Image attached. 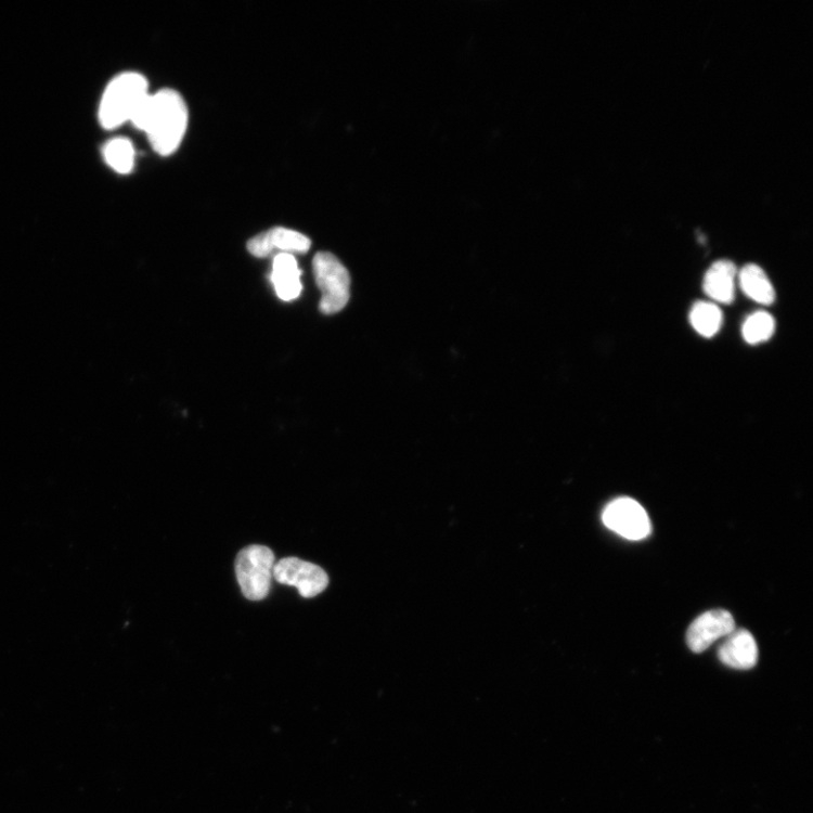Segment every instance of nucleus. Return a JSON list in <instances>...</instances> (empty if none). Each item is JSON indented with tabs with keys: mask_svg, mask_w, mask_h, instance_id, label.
<instances>
[{
	"mask_svg": "<svg viewBox=\"0 0 813 813\" xmlns=\"http://www.w3.org/2000/svg\"><path fill=\"white\" fill-rule=\"evenodd\" d=\"M130 122L147 134L157 154L169 156L178 151L184 139L189 124L188 106L177 91L159 90L146 96Z\"/></svg>",
	"mask_w": 813,
	"mask_h": 813,
	"instance_id": "nucleus-1",
	"label": "nucleus"
},
{
	"mask_svg": "<svg viewBox=\"0 0 813 813\" xmlns=\"http://www.w3.org/2000/svg\"><path fill=\"white\" fill-rule=\"evenodd\" d=\"M149 94V81L142 74L129 72L117 76L102 95L99 111L102 127L116 129L130 122Z\"/></svg>",
	"mask_w": 813,
	"mask_h": 813,
	"instance_id": "nucleus-2",
	"label": "nucleus"
},
{
	"mask_svg": "<svg viewBox=\"0 0 813 813\" xmlns=\"http://www.w3.org/2000/svg\"><path fill=\"white\" fill-rule=\"evenodd\" d=\"M275 555L266 546L253 545L242 550L235 560V573L241 591L248 601L267 598L274 579Z\"/></svg>",
	"mask_w": 813,
	"mask_h": 813,
	"instance_id": "nucleus-3",
	"label": "nucleus"
},
{
	"mask_svg": "<svg viewBox=\"0 0 813 813\" xmlns=\"http://www.w3.org/2000/svg\"><path fill=\"white\" fill-rule=\"evenodd\" d=\"M315 283L321 291L320 311L335 314L346 308L350 298V276L346 267L330 253H319L313 259Z\"/></svg>",
	"mask_w": 813,
	"mask_h": 813,
	"instance_id": "nucleus-4",
	"label": "nucleus"
},
{
	"mask_svg": "<svg viewBox=\"0 0 813 813\" xmlns=\"http://www.w3.org/2000/svg\"><path fill=\"white\" fill-rule=\"evenodd\" d=\"M274 579L281 584L296 588L304 598H314L330 584L328 575L320 566L296 557L275 564Z\"/></svg>",
	"mask_w": 813,
	"mask_h": 813,
	"instance_id": "nucleus-5",
	"label": "nucleus"
},
{
	"mask_svg": "<svg viewBox=\"0 0 813 813\" xmlns=\"http://www.w3.org/2000/svg\"><path fill=\"white\" fill-rule=\"evenodd\" d=\"M603 520L607 528L630 540H642L650 532L646 511L629 498L611 502L604 512Z\"/></svg>",
	"mask_w": 813,
	"mask_h": 813,
	"instance_id": "nucleus-6",
	"label": "nucleus"
},
{
	"mask_svg": "<svg viewBox=\"0 0 813 813\" xmlns=\"http://www.w3.org/2000/svg\"><path fill=\"white\" fill-rule=\"evenodd\" d=\"M736 630L734 617L728 611L718 609L699 616L687 632V644L694 654H701L714 642L726 637Z\"/></svg>",
	"mask_w": 813,
	"mask_h": 813,
	"instance_id": "nucleus-7",
	"label": "nucleus"
},
{
	"mask_svg": "<svg viewBox=\"0 0 813 813\" xmlns=\"http://www.w3.org/2000/svg\"><path fill=\"white\" fill-rule=\"evenodd\" d=\"M249 253L257 258H266L275 250L282 254H305L311 248V241L305 234L274 228L253 237L247 244Z\"/></svg>",
	"mask_w": 813,
	"mask_h": 813,
	"instance_id": "nucleus-8",
	"label": "nucleus"
},
{
	"mask_svg": "<svg viewBox=\"0 0 813 813\" xmlns=\"http://www.w3.org/2000/svg\"><path fill=\"white\" fill-rule=\"evenodd\" d=\"M737 278L738 270L734 262L719 260L705 274L704 293L718 304L731 305L735 301Z\"/></svg>",
	"mask_w": 813,
	"mask_h": 813,
	"instance_id": "nucleus-9",
	"label": "nucleus"
},
{
	"mask_svg": "<svg viewBox=\"0 0 813 813\" xmlns=\"http://www.w3.org/2000/svg\"><path fill=\"white\" fill-rule=\"evenodd\" d=\"M720 661L734 669L748 670L758 661V646L751 633L735 630L719 648Z\"/></svg>",
	"mask_w": 813,
	"mask_h": 813,
	"instance_id": "nucleus-10",
	"label": "nucleus"
},
{
	"mask_svg": "<svg viewBox=\"0 0 813 813\" xmlns=\"http://www.w3.org/2000/svg\"><path fill=\"white\" fill-rule=\"evenodd\" d=\"M301 274L293 255L280 254L275 257L270 280L283 301L296 300L301 295Z\"/></svg>",
	"mask_w": 813,
	"mask_h": 813,
	"instance_id": "nucleus-11",
	"label": "nucleus"
},
{
	"mask_svg": "<svg viewBox=\"0 0 813 813\" xmlns=\"http://www.w3.org/2000/svg\"><path fill=\"white\" fill-rule=\"evenodd\" d=\"M743 292L752 301L762 306H771L775 301V289L762 267L754 263L746 264L738 273Z\"/></svg>",
	"mask_w": 813,
	"mask_h": 813,
	"instance_id": "nucleus-12",
	"label": "nucleus"
},
{
	"mask_svg": "<svg viewBox=\"0 0 813 813\" xmlns=\"http://www.w3.org/2000/svg\"><path fill=\"white\" fill-rule=\"evenodd\" d=\"M693 328L702 337H714L721 330L723 313L712 302H697L693 306L689 314Z\"/></svg>",
	"mask_w": 813,
	"mask_h": 813,
	"instance_id": "nucleus-13",
	"label": "nucleus"
},
{
	"mask_svg": "<svg viewBox=\"0 0 813 813\" xmlns=\"http://www.w3.org/2000/svg\"><path fill=\"white\" fill-rule=\"evenodd\" d=\"M106 165L118 173L128 175L132 171L136 152L130 141L124 138L107 142L103 149Z\"/></svg>",
	"mask_w": 813,
	"mask_h": 813,
	"instance_id": "nucleus-14",
	"label": "nucleus"
},
{
	"mask_svg": "<svg viewBox=\"0 0 813 813\" xmlns=\"http://www.w3.org/2000/svg\"><path fill=\"white\" fill-rule=\"evenodd\" d=\"M775 328L774 318L766 311H758L745 321L743 336L750 345L762 344L772 338Z\"/></svg>",
	"mask_w": 813,
	"mask_h": 813,
	"instance_id": "nucleus-15",
	"label": "nucleus"
}]
</instances>
